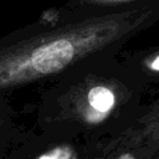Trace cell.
I'll use <instances>...</instances> for the list:
<instances>
[{
  "mask_svg": "<svg viewBox=\"0 0 159 159\" xmlns=\"http://www.w3.org/2000/svg\"><path fill=\"white\" fill-rule=\"evenodd\" d=\"M55 26L37 22L0 41V102L21 87L55 80L82 61L120 52L133 39L159 22V0L89 14L68 15Z\"/></svg>",
  "mask_w": 159,
  "mask_h": 159,
  "instance_id": "obj_1",
  "label": "cell"
},
{
  "mask_svg": "<svg viewBox=\"0 0 159 159\" xmlns=\"http://www.w3.org/2000/svg\"><path fill=\"white\" fill-rule=\"evenodd\" d=\"M118 53L89 57L53 80L37 106L41 134L83 142L120 133L134 122L149 87Z\"/></svg>",
  "mask_w": 159,
  "mask_h": 159,
  "instance_id": "obj_2",
  "label": "cell"
},
{
  "mask_svg": "<svg viewBox=\"0 0 159 159\" xmlns=\"http://www.w3.org/2000/svg\"><path fill=\"white\" fill-rule=\"evenodd\" d=\"M142 109L134 122L120 134L139 153L142 159H159V86L149 87Z\"/></svg>",
  "mask_w": 159,
  "mask_h": 159,
  "instance_id": "obj_3",
  "label": "cell"
},
{
  "mask_svg": "<svg viewBox=\"0 0 159 159\" xmlns=\"http://www.w3.org/2000/svg\"><path fill=\"white\" fill-rule=\"evenodd\" d=\"M82 145V159H142L138 150L120 134L89 138Z\"/></svg>",
  "mask_w": 159,
  "mask_h": 159,
  "instance_id": "obj_4",
  "label": "cell"
},
{
  "mask_svg": "<svg viewBox=\"0 0 159 159\" xmlns=\"http://www.w3.org/2000/svg\"><path fill=\"white\" fill-rule=\"evenodd\" d=\"M118 57L130 71L140 77L148 87L159 86V45L130 52L122 50Z\"/></svg>",
  "mask_w": 159,
  "mask_h": 159,
  "instance_id": "obj_5",
  "label": "cell"
},
{
  "mask_svg": "<svg viewBox=\"0 0 159 159\" xmlns=\"http://www.w3.org/2000/svg\"><path fill=\"white\" fill-rule=\"evenodd\" d=\"M82 140L60 139L39 133L30 159H82Z\"/></svg>",
  "mask_w": 159,
  "mask_h": 159,
  "instance_id": "obj_6",
  "label": "cell"
},
{
  "mask_svg": "<svg viewBox=\"0 0 159 159\" xmlns=\"http://www.w3.org/2000/svg\"><path fill=\"white\" fill-rule=\"evenodd\" d=\"M32 134L21 130L16 122V113L5 101L0 102V159H5Z\"/></svg>",
  "mask_w": 159,
  "mask_h": 159,
  "instance_id": "obj_7",
  "label": "cell"
},
{
  "mask_svg": "<svg viewBox=\"0 0 159 159\" xmlns=\"http://www.w3.org/2000/svg\"><path fill=\"white\" fill-rule=\"evenodd\" d=\"M143 0H68L62 7L68 15H89L134 5Z\"/></svg>",
  "mask_w": 159,
  "mask_h": 159,
  "instance_id": "obj_8",
  "label": "cell"
},
{
  "mask_svg": "<svg viewBox=\"0 0 159 159\" xmlns=\"http://www.w3.org/2000/svg\"><path fill=\"white\" fill-rule=\"evenodd\" d=\"M37 138H39V134L34 133L27 140H25L22 144H20L19 147H16L7 155V159H30L31 152L34 149V145H35Z\"/></svg>",
  "mask_w": 159,
  "mask_h": 159,
  "instance_id": "obj_9",
  "label": "cell"
}]
</instances>
